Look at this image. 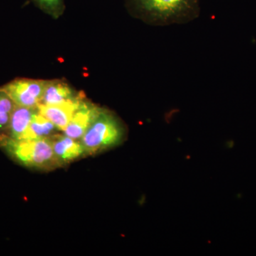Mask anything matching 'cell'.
<instances>
[{
    "label": "cell",
    "mask_w": 256,
    "mask_h": 256,
    "mask_svg": "<svg viewBox=\"0 0 256 256\" xmlns=\"http://www.w3.org/2000/svg\"><path fill=\"white\" fill-rule=\"evenodd\" d=\"M0 148L14 161L26 168L40 170L62 168L56 158L50 138L15 140L0 136Z\"/></svg>",
    "instance_id": "cell-2"
},
{
    "label": "cell",
    "mask_w": 256,
    "mask_h": 256,
    "mask_svg": "<svg viewBox=\"0 0 256 256\" xmlns=\"http://www.w3.org/2000/svg\"><path fill=\"white\" fill-rule=\"evenodd\" d=\"M130 11L154 26L182 24L200 14V0H126Z\"/></svg>",
    "instance_id": "cell-1"
},
{
    "label": "cell",
    "mask_w": 256,
    "mask_h": 256,
    "mask_svg": "<svg viewBox=\"0 0 256 256\" xmlns=\"http://www.w3.org/2000/svg\"><path fill=\"white\" fill-rule=\"evenodd\" d=\"M102 109V108L84 99L74 114L72 120L64 131V134L80 140L90 124L100 114Z\"/></svg>",
    "instance_id": "cell-5"
},
{
    "label": "cell",
    "mask_w": 256,
    "mask_h": 256,
    "mask_svg": "<svg viewBox=\"0 0 256 256\" xmlns=\"http://www.w3.org/2000/svg\"><path fill=\"white\" fill-rule=\"evenodd\" d=\"M50 139L56 158L62 166L88 156L85 148L78 140L58 133L50 136Z\"/></svg>",
    "instance_id": "cell-6"
},
{
    "label": "cell",
    "mask_w": 256,
    "mask_h": 256,
    "mask_svg": "<svg viewBox=\"0 0 256 256\" xmlns=\"http://www.w3.org/2000/svg\"><path fill=\"white\" fill-rule=\"evenodd\" d=\"M58 130L50 120L42 116L38 111H35L32 117L31 124L22 140H38L50 138L56 134Z\"/></svg>",
    "instance_id": "cell-10"
},
{
    "label": "cell",
    "mask_w": 256,
    "mask_h": 256,
    "mask_svg": "<svg viewBox=\"0 0 256 256\" xmlns=\"http://www.w3.org/2000/svg\"><path fill=\"white\" fill-rule=\"evenodd\" d=\"M84 99H85L84 96H80L75 100L60 105L47 106L40 104L36 108L38 112L53 122L58 130L64 132Z\"/></svg>",
    "instance_id": "cell-7"
},
{
    "label": "cell",
    "mask_w": 256,
    "mask_h": 256,
    "mask_svg": "<svg viewBox=\"0 0 256 256\" xmlns=\"http://www.w3.org/2000/svg\"><path fill=\"white\" fill-rule=\"evenodd\" d=\"M82 96L76 94L68 84L62 80H46V86L40 104L47 106L60 105L75 100Z\"/></svg>",
    "instance_id": "cell-8"
},
{
    "label": "cell",
    "mask_w": 256,
    "mask_h": 256,
    "mask_svg": "<svg viewBox=\"0 0 256 256\" xmlns=\"http://www.w3.org/2000/svg\"><path fill=\"white\" fill-rule=\"evenodd\" d=\"M15 106L9 96L0 89V136L6 132Z\"/></svg>",
    "instance_id": "cell-11"
},
{
    "label": "cell",
    "mask_w": 256,
    "mask_h": 256,
    "mask_svg": "<svg viewBox=\"0 0 256 256\" xmlns=\"http://www.w3.org/2000/svg\"><path fill=\"white\" fill-rule=\"evenodd\" d=\"M34 2L47 13L54 18H58L64 12L65 4L64 0H33Z\"/></svg>",
    "instance_id": "cell-12"
},
{
    "label": "cell",
    "mask_w": 256,
    "mask_h": 256,
    "mask_svg": "<svg viewBox=\"0 0 256 256\" xmlns=\"http://www.w3.org/2000/svg\"><path fill=\"white\" fill-rule=\"evenodd\" d=\"M127 134V128L119 117L102 108L80 141L87 156H94L122 144Z\"/></svg>",
    "instance_id": "cell-3"
},
{
    "label": "cell",
    "mask_w": 256,
    "mask_h": 256,
    "mask_svg": "<svg viewBox=\"0 0 256 256\" xmlns=\"http://www.w3.org/2000/svg\"><path fill=\"white\" fill-rule=\"evenodd\" d=\"M36 110V108L15 106L8 130L2 136L15 140L24 139Z\"/></svg>",
    "instance_id": "cell-9"
},
{
    "label": "cell",
    "mask_w": 256,
    "mask_h": 256,
    "mask_svg": "<svg viewBox=\"0 0 256 256\" xmlns=\"http://www.w3.org/2000/svg\"><path fill=\"white\" fill-rule=\"evenodd\" d=\"M46 80L34 79H16L0 87L15 105L26 108H36L40 104L46 86Z\"/></svg>",
    "instance_id": "cell-4"
}]
</instances>
